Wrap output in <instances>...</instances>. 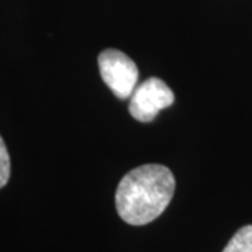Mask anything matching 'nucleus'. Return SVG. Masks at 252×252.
<instances>
[{
  "mask_svg": "<svg viewBox=\"0 0 252 252\" xmlns=\"http://www.w3.org/2000/svg\"><path fill=\"white\" fill-rule=\"evenodd\" d=\"M223 252H252V224L241 227L225 245Z\"/></svg>",
  "mask_w": 252,
  "mask_h": 252,
  "instance_id": "4",
  "label": "nucleus"
},
{
  "mask_svg": "<svg viewBox=\"0 0 252 252\" xmlns=\"http://www.w3.org/2000/svg\"><path fill=\"white\" fill-rule=\"evenodd\" d=\"M99 74L118 98H129L137 87L136 63L118 49H105L98 56Z\"/></svg>",
  "mask_w": 252,
  "mask_h": 252,
  "instance_id": "2",
  "label": "nucleus"
},
{
  "mask_svg": "<svg viewBox=\"0 0 252 252\" xmlns=\"http://www.w3.org/2000/svg\"><path fill=\"white\" fill-rule=\"evenodd\" d=\"M172 90L158 77H150L137 86L130 95L129 112L139 122H152L158 112L171 107L174 102Z\"/></svg>",
  "mask_w": 252,
  "mask_h": 252,
  "instance_id": "3",
  "label": "nucleus"
},
{
  "mask_svg": "<svg viewBox=\"0 0 252 252\" xmlns=\"http://www.w3.org/2000/svg\"><path fill=\"white\" fill-rule=\"evenodd\" d=\"M10 178V156L7 147L0 136V188H3Z\"/></svg>",
  "mask_w": 252,
  "mask_h": 252,
  "instance_id": "5",
  "label": "nucleus"
},
{
  "mask_svg": "<svg viewBox=\"0 0 252 252\" xmlns=\"http://www.w3.org/2000/svg\"><path fill=\"white\" fill-rule=\"evenodd\" d=\"M175 178L161 164H146L129 171L121 180L115 195L119 217L130 225L152 223L170 205Z\"/></svg>",
  "mask_w": 252,
  "mask_h": 252,
  "instance_id": "1",
  "label": "nucleus"
}]
</instances>
